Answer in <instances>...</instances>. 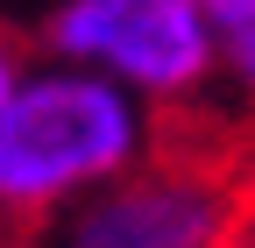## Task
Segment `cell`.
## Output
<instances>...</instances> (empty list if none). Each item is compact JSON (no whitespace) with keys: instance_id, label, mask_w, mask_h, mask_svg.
<instances>
[{"instance_id":"obj_2","label":"cell","mask_w":255,"mask_h":248,"mask_svg":"<svg viewBox=\"0 0 255 248\" xmlns=\"http://www.w3.org/2000/svg\"><path fill=\"white\" fill-rule=\"evenodd\" d=\"M43 57L114 78L142 107H184L220 78L199 0H57Z\"/></svg>"},{"instance_id":"obj_1","label":"cell","mask_w":255,"mask_h":248,"mask_svg":"<svg viewBox=\"0 0 255 248\" xmlns=\"http://www.w3.org/2000/svg\"><path fill=\"white\" fill-rule=\"evenodd\" d=\"M156 107L100 71L36 57L0 107V220H57L100 184L149 163Z\"/></svg>"},{"instance_id":"obj_5","label":"cell","mask_w":255,"mask_h":248,"mask_svg":"<svg viewBox=\"0 0 255 248\" xmlns=\"http://www.w3.org/2000/svg\"><path fill=\"white\" fill-rule=\"evenodd\" d=\"M28 71V57H21V43L0 28V107H7V92H14V78Z\"/></svg>"},{"instance_id":"obj_3","label":"cell","mask_w":255,"mask_h":248,"mask_svg":"<svg viewBox=\"0 0 255 248\" xmlns=\"http://www.w3.org/2000/svg\"><path fill=\"white\" fill-rule=\"evenodd\" d=\"M248 192L227 163L149 156L50 220V248H241Z\"/></svg>"},{"instance_id":"obj_4","label":"cell","mask_w":255,"mask_h":248,"mask_svg":"<svg viewBox=\"0 0 255 248\" xmlns=\"http://www.w3.org/2000/svg\"><path fill=\"white\" fill-rule=\"evenodd\" d=\"M213 28V64L241 100H255V0H199Z\"/></svg>"}]
</instances>
